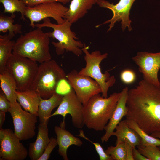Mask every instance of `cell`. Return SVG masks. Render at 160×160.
Returning <instances> with one entry per match:
<instances>
[{"label":"cell","instance_id":"1","mask_svg":"<svg viewBox=\"0 0 160 160\" xmlns=\"http://www.w3.org/2000/svg\"><path fill=\"white\" fill-rule=\"evenodd\" d=\"M126 119L135 122L148 134L160 132V85L144 79L129 90Z\"/></svg>","mask_w":160,"mask_h":160},{"label":"cell","instance_id":"2","mask_svg":"<svg viewBox=\"0 0 160 160\" xmlns=\"http://www.w3.org/2000/svg\"><path fill=\"white\" fill-rule=\"evenodd\" d=\"M50 38L48 32L44 33L42 28H37L17 39L12 53L40 63L51 60Z\"/></svg>","mask_w":160,"mask_h":160},{"label":"cell","instance_id":"3","mask_svg":"<svg viewBox=\"0 0 160 160\" xmlns=\"http://www.w3.org/2000/svg\"><path fill=\"white\" fill-rule=\"evenodd\" d=\"M120 95V92H114L105 98L100 93L92 97L83 105L84 125L89 129L101 131L111 118Z\"/></svg>","mask_w":160,"mask_h":160},{"label":"cell","instance_id":"4","mask_svg":"<svg viewBox=\"0 0 160 160\" xmlns=\"http://www.w3.org/2000/svg\"><path fill=\"white\" fill-rule=\"evenodd\" d=\"M64 70L54 60L44 62L39 66L30 89L44 99H47L56 92L60 82L67 81Z\"/></svg>","mask_w":160,"mask_h":160},{"label":"cell","instance_id":"5","mask_svg":"<svg viewBox=\"0 0 160 160\" xmlns=\"http://www.w3.org/2000/svg\"><path fill=\"white\" fill-rule=\"evenodd\" d=\"M42 23L35 24V27L42 28L47 27L52 28L53 31L48 32L50 38L55 39L58 42L52 41V44L55 48L57 55L64 53L66 51L72 52L77 56L81 55L83 52L82 48L84 44L81 41L76 40L78 38L76 34L71 29L72 24L68 20H65L64 23L61 24H56L51 22L49 18L44 19Z\"/></svg>","mask_w":160,"mask_h":160},{"label":"cell","instance_id":"6","mask_svg":"<svg viewBox=\"0 0 160 160\" xmlns=\"http://www.w3.org/2000/svg\"><path fill=\"white\" fill-rule=\"evenodd\" d=\"M88 49L89 47L84 44L82 50L85 54L84 58L86 66L79 72V73L89 76L95 80L100 87L102 96L107 97L109 88L113 86L116 81L115 77L110 76L108 71H105L104 73L101 72L100 64L103 60L107 57L108 54H102L98 50L90 53Z\"/></svg>","mask_w":160,"mask_h":160},{"label":"cell","instance_id":"7","mask_svg":"<svg viewBox=\"0 0 160 160\" xmlns=\"http://www.w3.org/2000/svg\"><path fill=\"white\" fill-rule=\"evenodd\" d=\"M36 62L13 54L9 58L6 69L15 79L17 90L24 91L30 89L38 68Z\"/></svg>","mask_w":160,"mask_h":160},{"label":"cell","instance_id":"8","mask_svg":"<svg viewBox=\"0 0 160 160\" xmlns=\"http://www.w3.org/2000/svg\"><path fill=\"white\" fill-rule=\"evenodd\" d=\"M8 112L11 115L14 128V133L20 141L32 138L36 134L37 116L23 110L17 101L11 104Z\"/></svg>","mask_w":160,"mask_h":160},{"label":"cell","instance_id":"9","mask_svg":"<svg viewBox=\"0 0 160 160\" xmlns=\"http://www.w3.org/2000/svg\"><path fill=\"white\" fill-rule=\"evenodd\" d=\"M68 8L58 2L44 3L33 7H27L25 16L30 21L29 25L33 28L35 22H37L47 18H52L58 24H61L65 21L64 17Z\"/></svg>","mask_w":160,"mask_h":160},{"label":"cell","instance_id":"10","mask_svg":"<svg viewBox=\"0 0 160 160\" xmlns=\"http://www.w3.org/2000/svg\"><path fill=\"white\" fill-rule=\"evenodd\" d=\"M83 107V104L77 97L74 91L71 89L63 95L57 108L51 114V117L55 115H61L63 121L60 125L65 127V117L67 114H70L74 126L77 128H81L84 125Z\"/></svg>","mask_w":160,"mask_h":160},{"label":"cell","instance_id":"11","mask_svg":"<svg viewBox=\"0 0 160 160\" xmlns=\"http://www.w3.org/2000/svg\"><path fill=\"white\" fill-rule=\"evenodd\" d=\"M14 132L9 129H0V160H23L28 152Z\"/></svg>","mask_w":160,"mask_h":160},{"label":"cell","instance_id":"12","mask_svg":"<svg viewBox=\"0 0 160 160\" xmlns=\"http://www.w3.org/2000/svg\"><path fill=\"white\" fill-rule=\"evenodd\" d=\"M68 82L80 101L85 105L95 95L101 93L98 83L91 77L79 74L74 69L66 75Z\"/></svg>","mask_w":160,"mask_h":160},{"label":"cell","instance_id":"13","mask_svg":"<svg viewBox=\"0 0 160 160\" xmlns=\"http://www.w3.org/2000/svg\"><path fill=\"white\" fill-rule=\"evenodd\" d=\"M132 59L138 66L143 79L155 85H160L158 73L160 69V52L152 53L139 52Z\"/></svg>","mask_w":160,"mask_h":160},{"label":"cell","instance_id":"14","mask_svg":"<svg viewBox=\"0 0 160 160\" xmlns=\"http://www.w3.org/2000/svg\"><path fill=\"white\" fill-rule=\"evenodd\" d=\"M135 0H120L114 4L105 0H97L96 4L100 7L106 8L111 10L113 13L112 17L103 23L96 26L98 28L101 25L110 23L107 31L111 30L116 22L121 21V28L123 31L128 28L129 31L132 28L131 25V20L129 18L130 11L133 3Z\"/></svg>","mask_w":160,"mask_h":160},{"label":"cell","instance_id":"15","mask_svg":"<svg viewBox=\"0 0 160 160\" xmlns=\"http://www.w3.org/2000/svg\"><path fill=\"white\" fill-rule=\"evenodd\" d=\"M128 90V88L126 87L120 92L119 98L113 114L104 128L105 133L101 138L102 143L108 141L116 126L123 117L127 115V108L126 103Z\"/></svg>","mask_w":160,"mask_h":160},{"label":"cell","instance_id":"16","mask_svg":"<svg viewBox=\"0 0 160 160\" xmlns=\"http://www.w3.org/2000/svg\"><path fill=\"white\" fill-rule=\"evenodd\" d=\"M65 128L61 126H55L54 130L57 136L58 153L64 160H68L67 155L68 148L72 145L81 147L83 142L80 139L74 136Z\"/></svg>","mask_w":160,"mask_h":160},{"label":"cell","instance_id":"17","mask_svg":"<svg viewBox=\"0 0 160 160\" xmlns=\"http://www.w3.org/2000/svg\"><path fill=\"white\" fill-rule=\"evenodd\" d=\"M50 138L47 124L40 123L36 140L29 143L28 155L31 160H38L49 143Z\"/></svg>","mask_w":160,"mask_h":160},{"label":"cell","instance_id":"18","mask_svg":"<svg viewBox=\"0 0 160 160\" xmlns=\"http://www.w3.org/2000/svg\"><path fill=\"white\" fill-rule=\"evenodd\" d=\"M97 0H72L68 9L66 12L64 19L71 24L82 18L97 3Z\"/></svg>","mask_w":160,"mask_h":160},{"label":"cell","instance_id":"19","mask_svg":"<svg viewBox=\"0 0 160 160\" xmlns=\"http://www.w3.org/2000/svg\"><path fill=\"white\" fill-rule=\"evenodd\" d=\"M116 131L112 134V135L117 138L116 145L127 142L133 147L141 145V139L137 133L130 127L126 120L121 121L116 127Z\"/></svg>","mask_w":160,"mask_h":160},{"label":"cell","instance_id":"20","mask_svg":"<svg viewBox=\"0 0 160 160\" xmlns=\"http://www.w3.org/2000/svg\"><path fill=\"white\" fill-rule=\"evenodd\" d=\"M17 100L24 109L38 116L41 97L35 91L30 89L24 91L17 90Z\"/></svg>","mask_w":160,"mask_h":160},{"label":"cell","instance_id":"21","mask_svg":"<svg viewBox=\"0 0 160 160\" xmlns=\"http://www.w3.org/2000/svg\"><path fill=\"white\" fill-rule=\"evenodd\" d=\"M63 96V95L55 92L48 99H45L41 97L38 111L40 123L47 125L52 111L59 105Z\"/></svg>","mask_w":160,"mask_h":160},{"label":"cell","instance_id":"22","mask_svg":"<svg viewBox=\"0 0 160 160\" xmlns=\"http://www.w3.org/2000/svg\"><path fill=\"white\" fill-rule=\"evenodd\" d=\"M15 35L9 32L0 35V73L5 70L7 61L12 54V52L15 41L11 39Z\"/></svg>","mask_w":160,"mask_h":160},{"label":"cell","instance_id":"23","mask_svg":"<svg viewBox=\"0 0 160 160\" xmlns=\"http://www.w3.org/2000/svg\"><path fill=\"white\" fill-rule=\"evenodd\" d=\"M0 82L1 89L11 104L17 102L16 83L12 75L6 69L0 73Z\"/></svg>","mask_w":160,"mask_h":160},{"label":"cell","instance_id":"24","mask_svg":"<svg viewBox=\"0 0 160 160\" xmlns=\"http://www.w3.org/2000/svg\"><path fill=\"white\" fill-rule=\"evenodd\" d=\"M16 15L11 14L10 16H8L1 13L0 15V32L5 33L8 31L9 32L21 34L22 25L18 24H13L14 18Z\"/></svg>","mask_w":160,"mask_h":160},{"label":"cell","instance_id":"25","mask_svg":"<svg viewBox=\"0 0 160 160\" xmlns=\"http://www.w3.org/2000/svg\"><path fill=\"white\" fill-rule=\"evenodd\" d=\"M129 126L138 134L141 139L140 145H160V139L152 137L142 130L134 121L128 119H125Z\"/></svg>","mask_w":160,"mask_h":160},{"label":"cell","instance_id":"26","mask_svg":"<svg viewBox=\"0 0 160 160\" xmlns=\"http://www.w3.org/2000/svg\"><path fill=\"white\" fill-rule=\"evenodd\" d=\"M4 7V13L14 14L15 12H20L21 18L25 20V13L27 6L21 0H0Z\"/></svg>","mask_w":160,"mask_h":160},{"label":"cell","instance_id":"27","mask_svg":"<svg viewBox=\"0 0 160 160\" xmlns=\"http://www.w3.org/2000/svg\"><path fill=\"white\" fill-rule=\"evenodd\" d=\"M113 160H126L127 153L125 143H119L114 146L108 147L105 151Z\"/></svg>","mask_w":160,"mask_h":160},{"label":"cell","instance_id":"28","mask_svg":"<svg viewBox=\"0 0 160 160\" xmlns=\"http://www.w3.org/2000/svg\"><path fill=\"white\" fill-rule=\"evenodd\" d=\"M137 147L140 153L149 160H160V150L157 146L140 145Z\"/></svg>","mask_w":160,"mask_h":160},{"label":"cell","instance_id":"29","mask_svg":"<svg viewBox=\"0 0 160 160\" xmlns=\"http://www.w3.org/2000/svg\"><path fill=\"white\" fill-rule=\"evenodd\" d=\"M78 136L85 139L93 144L95 149L99 155L100 160H113L111 156L105 153L99 143L92 142L85 136L83 130H80L79 134Z\"/></svg>","mask_w":160,"mask_h":160},{"label":"cell","instance_id":"30","mask_svg":"<svg viewBox=\"0 0 160 160\" xmlns=\"http://www.w3.org/2000/svg\"><path fill=\"white\" fill-rule=\"evenodd\" d=\"M120 77L123 83L126 84H130L135 81L136 75L133 71L129 69H126L121 72Z\"/></svg>","mask_w":160,"mask_h":160},{"label":"cell","instance_id":"31","mask_svg":"<svg viewBox=\"0 0 160 160\" xmlns=\"http://www.w3.org/2000/svg\"><path fill=\"white\" fill-rule=\"evenodd\" d=\"M57 145V139L52 137L50 138L49 141L46 146L44 153L38 160H47Z\"/></svg>","mask_w":160,"mask_h":160},{"label":"cell","instance_id":"32","mask_svg":"<svg viewBox=\"0 0 160 160\" xmlns=\"http://www.w3.org/2000/svg\"><path fill=\"white\" fill-rule=\"evenodd\" d=\"M27 7H32L40 4L53 1L60 2L65 4L69 2L70 0H21Z\"/></svg>","mask_w":160,"mask_h":160},{"label":"cell","instance_id":"33","mask_svg":"<svg viewBox=\"0 0 160 160\" xmlns=\"http://www.w3.org/2000/svg\"><path fill=\"white\" fill-rule=\"evenodd\" d=\"M11 104L7 99L1 89L0 91V111L5 112H8Z\"/></svg>","mask_w":160,"mask_h":160},{"label":"cell","instance_id":"34","mask_svg":"<svg viewBox=\"0 0 160 160\" xmlns=\"http://www.w3.org/2000/svg\"><path fill=\"white\" fill-rule=\"evenodd\" d=\"M132 154L134 160H149L141 154L135 147H132Z\"/></svg>","mask_w":160,"mask_h":160},{"label":"cell","instance_id":"35","mask_svg":"<svg viewBox=\"0 0 160 160\" xmlns=\"http://www.w3.org/2000/svg\"><path fill=\"white\" fill-rule=\"evenodd\" d=\"M125 143L126 148V160H134L132 154L133 147L128 142L126 141Z\"/></svg>","mask_w":160,"mask_h":160},{"label":"cell","instance_id":"36","mask_svg":"<svg viewBox=\"0 0 160 160\" xmlns=\"http://www.w3.org/2000/svg\"><path fill=\"white\" fill-rule=\"evenodd\" d=\"M6 112L0 111V129L2 128L5 119Z\"/></svg>","mask_w":160,"mask_h":160},{"label":"cell","instance_id":"37","mask_svg":"<svg viewBox=\"0 0 160 160\" xmlns=\"http://www.w3.org/2000/svg\"><path fill=\"white\" fill-rule=\"evenodd\" d=\"M150 135L154 137L160 139V132H155L151 134Z\"/></svg>","mask_w":160,"mask_h":160},{"label":"cell","instance_id":"38","mask_svg":"<svg viewBox=\"0 0 160 160\" xmlns=\"http://www.w3.org/2000/svg\"><path fill=\"white\" fill-rule=\"evenodd\" d=\"M158 146V147L159 148V149L160 150V145H159V146Z\"/></svg>","mask_w":160,"mask_h":160},{"label":"cell","instance_id":"39","mask_svg":"<svg viewBox=\"0 0 160 160\" xmlns=\"http://www.w3.org/2000/svg\"><path fill=\"white\" fill-rule=\"evenodd\" d=\"M159 81L160 84V79H159Z\"/></svg>","mask_w":160,"mask_h":160}]
</instances>
